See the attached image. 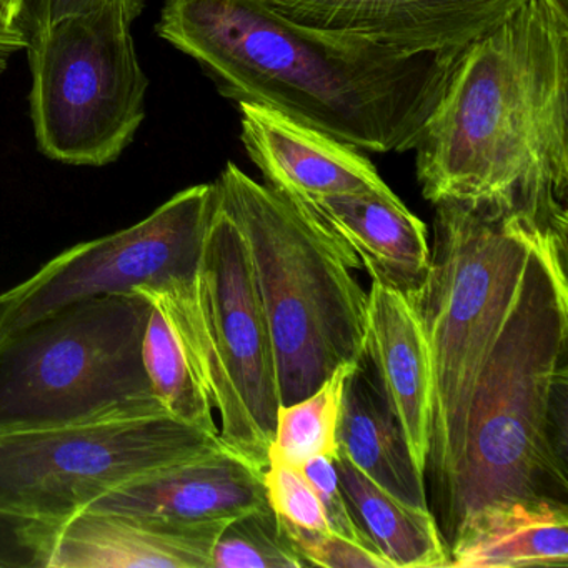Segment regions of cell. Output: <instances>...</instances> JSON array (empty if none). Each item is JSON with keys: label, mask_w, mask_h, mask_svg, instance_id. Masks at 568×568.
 <instances>
[{"label": "cell", "mask_w": 568, "mask_h": 568, "mask_svg": "<svg viewBox=\"0 0 568 568\" xmlns=\"http://www.w3.org/2000/svg\"><path fill=\"white\" fill-rule=\"evenodd\" d=\"M265 497L282 524L308 530H328L321 500L301 468L268 462L264 470Z\"/></svg>", "instance_id": "603a6c76"}, {"label": "cell", "mask_w": 568, "mask_h": 568, "mask_svg": "<svg viewBox=\"0 0 568 568\" xmlns=\"http://www.w3.org/2000/svg\"><path fill=\"white\" fill-rule=\"evenodd\" d=\"M158 34L225 98L377 154L414 151L464 51H390L295 24L262 0H164Z\"/></svg>", "instance_id": "6da1fadb"}, {"label": "cell", "mask_w": 568, "mask_h": 568, "mask_svg": "<svg viewBox=\"0 0 568 568\" xmlns=\"http://www.w3.org/2000/svg\"><path fill=\"white\" fill-rule=\"evenodd\" d=\"M29 2H31L32 21H34L32 31H36L68 16L92 11L111 0H29ZM128 2L141 11L144 9V0H128Z\"/></svg>", "instance_id": "4316f807"}, {"label": "cell", "mask_w": 568, "mask_h": 568, "mask_svg": "<svg viewBox=\"0 0 568 568\" xmlns=\"http://www.w3.org/2000/svg\"><path fill=\"white\" fill-rule=\"evenodd\" d=\"M555 4L564 12H568V0H554Z\"/></svg>", "instance_id": "f546056e"}, {"label": "cell", "mask_w": 568, "mask_h": 568, "mask_svg": "<svg viewBox=\"0 0 568 568\" xmlns=\"http://www.w3.org/2000/svg\"><path fill=\"white\" fill-rule=\"evenodd\" d=\"M227 521L84 508L55 528L48 568H212V550Z\"/></svg>", "instance_id": "4fadbf2b"}, {"label": "cell", "mask_w": 568, "mask_h": 568, "mask_svg": "<svg viewBox=\"0 0 568 568\" xmlns=\"http://www.w3.org/2000/svg\"><path fill=\"white\" fill-rule=\"evenodd\" d=\"M239 111L245 151L287 197L390 191L361 149L264 105L239 102Z\"/></svg>", "instance_id": "7c38bea8"}, {"label": "cell", "mask_w": 568, "mask_h": 568, "mask_svg": "<svg viewBox=\"0 0 568 568\" xmlns=\"http://www.w3.org/2000/svg\"><path fill=\"white\" fill-rule=\"evenodd\" d=\"M212 207L214 184L194 185L139 224L62 252L0 294V341L58 308L99 295L151 288L169 298L199 297Z\"/></svg>", "instance_id": "9c48e42d"}, {"label": "cell", "mask_w": 568, "mask_h": 568, "mask_svg": "<svg viewBox=\"0 0 568 568\" xmlns=\"http://www.w3.org/2000/svg\"><path fill=\"white\" fill-rule=\"evenodd\" d=\"M301 470L321 500L328 530L342 535V537L352 538V540H371L348 507L347 498H345L341 480H338L335 460L328 457H315L308 460Z\"/></svg>", "instance_id": "484cf974"}, {"label": "cell", "mask_w": 568, "mask_h": 568, "mask_svg": "<svg viewBox=\"0 0 568 568\" xmlns=\"http://www.w3.org/2000/svg\"><path fill=\"white\" fill-rule=\"evenodd\" d=\"M282 18L404 54L457 52L525 0H262Z\"/></svg>", "instance_id": "8fae6325"}, {"label": "cell", "mask_w": 568, "mask_h": 568, "mask_svg": "<svg viewBox=\"0 0 568 568\" xmlns=\"http://www.w3.org/2000/svg\"><path fill=\"white\" fill-rule=\"evenodd\" d=\"M267 504L264 470L222 442L204 454L134 478L88 508L211 521L231 520Z\"/></svg>", "instance_id": "5bb4252c"}, {"label": "cell", "mask_w": 568, "mask_h": 568, "mask_svg": "<svg viewBox=\"0 0 568 568\" xmlns=\"http://www.w3.org/2000/svg\"><path fill=\"white\" fill-rule=\"evenodd\" d=\"M199 294L214 361L211 404L221 415L219 435L265 470L281 407L274 342L247 244L215 191Z\"/></svg>", "instance_id": "30bf717a"}, {"label": "cell", "mask_w": 568, "mask_h": 568, "mask_svg": "<svg viewBox=\"0 0 568 568\" xmlns=\"http://www.w3.org/2000/svg\"><path fill=\"white\" fill-rule=\"evenodd\" d=\"M357 364L347 362L338 365L334 374L308 397L278 407L268 462L302 468L315 457L337 460L345 382Z\"/></svg>", "instance_id": "44dd1931"}, {"label": "cell", "mask_w": 568, "mask_h": 568, "mask_svg": "<svg viewBox=\"0 0 568 568\" xmlns=\"http://www.w3.org/2000/svg\"><path fill=\"white\" fill-rule=\"evenodd\" d=\"M294 201L355 252L372 281L395 288L407 298L424 284L430 267L427 227L394 192Z\"/></svg>", "instance_id": "2e32d148"}, {"label": "cell", "mask_w": 568, "mask_h": 568, "mask_svg": "<svg viewBox=\"0 0 568 568\" xmlns=\"http://www.w3.org/2000/svg\"><path fill=\"white\" fill-rule=\"evenodd\" d=\"M338 454L405 504L430 508L425 477L412 460L404 434L365 354L345 382Z\"/></svg>", "instance_id": "ac0fdd59"}, {"label": "cell", "mask_w": 568, "mask_h": 568, "mask_svg": "<svg viewBox=\"0 0 568 568\" xmlns=\"http://www.w3.org/2000/svg\"><path fill=\"white\" fill-rule=\"evenodd\" d=\"M568 12L525 0L460 52L414 151L422 194L567 237Z\"/></svg>", "instance_id": "7a4b0ae2"}, {"label": "cell", "mask_w": 568, "mask_h": 568, "mask_svg": "<svg viewBox=\"0 0 568 568\" xmlns=\"http://www.w3.org/2000/svg\"><path fill=\"white\" fill-rule=\"evenodd\" d=\"M567 239L535 242L471 385L460 462L434 517L445 544L478 508L567 497Z\"/></svg>", "instance_id": "3957f363"}, {"label": "cell", "mask_w": 568, "mask_h": 568, "mask_svg": "<svg viewBox=\"0 0 568 568\" xmlns=\"http://www.w3.org/2000/svg\"><path fill=\"white\" fill-rule=\"evenodd\" d=\"M28 4L29 0H0V16L9 22L19 24Z\"/></svg>", "instance_id": "f1b7e54d"}, {"label": "cell", "mask_w": 568, "mask_h": 568, "mask_svg": "<svg viewBox=\"0 0 568 568\" xmlns=\"http://www.w3.org/2000/svg\"><path fill=\"white\" fill-rule=\"evenodd\" d=\"M28 42L29 34L21 24L9 22L0 16V74L8 68L11 55L28 48Z\"/></svg>", "instance_id": "83f0119b"}, {"label": "cell", "mask_w": 568, "mask_h": 568, "mask_svg": "<svg viewBox=\"0 0 568 568\" xmlns=\"http://www.w3.org/2000/svg\"><path fill=\"white\" fill-rule=\"evenodd\" d=\"M222 442L169 414L2 432L0 511L61 524L114 488Z\"/></svg>", "instance_id": "ba28073f"}, {"label": "cell", "mask_w": 568, "mask_h": 568, "mask_svg": "<svg viewBox=\"0 0 568 568\" xmlns=\"http://www.w3.org/2000/svg\"><path fill=\"white\" fill-rule=\"evenodd\" d=\"M335 467L355 520L395 568L447 567V544L430 508L388 494L345 455L338 454Z\"/></svg>", "instance_id": "d6986e66"}, {"label": "cell", "mask_w": 568, "mask_h": 568, "mask_svg": "<svg viewBox=\"0 0 568 568\" xmlns=\"http://www.w3.org/2000/svg\"><path fill=\"white\" fill-rule=\"evenodd\" d=\"M305 567L307 561L268 504L229 520L212 550V568Z\"/></svg>", "instance_id": "7402d4cb"}, {"label": "cell", "mask_w": 568, "mask_h": 568, "mask_svg": "<svg viewBox=\"0 0 568 568\" xmlns=\"http://www.w3.org/2000/svg\"><path fill=\"white\" fill-rule=\"evenodd\" d=\"M364 354L404 434L412 460L425 477L434 404L430 348L412 302L377 281H372L368 292Z\"/></svg>", "instance_id": "9a60e30c"}, {"label": "cell", "mask_w": 568, "mask_h": 568, "mask_svg": "<svg viewBox=\"0 0 568 568\" xmlns=\"http://www.w3.org/2000/svg\"><path fill=\"white\" fill-rule=\"evenodd\" d=\"M447 567L567 568V501L518 498L478 508L448 545Z\"/></svg>", "instance_id": "e0dca14e"}, {"label": "cell", "mask_w": 568, "mask_h": 568, "mask_svg": "<svg viewBox=\"0 0 568 568\" xmlns=\"http://www.w3.org/2000/svg\"><path fill=\"white\" fill-rule=\"evenodd\" d=\"M434 205L430 267L408 298L427 337L434 377L425 468L432 514L444 504L460 462L471 385L517 295L535 242L551 232L494 205Z\"/></svg>", "instance_id": "5b68a950"}, {"label": "cell", "mask_w": 568, "mask_h": 568, "mask_svg": "<svg viewBox=\"0 0 568 568\" xmlns=\"http://www.w3.org/2000/svg\"><path fill=\"white\" fill-rule=\"evenodd\" d=\"M282 525L308 567L395 568L372 540H352L331 530Z\"/></svg>", "instance_id": "cb8c5ba5"}, {"label": "cell", "mask_w": 568, "mask_h": 568, "mask_svg": "<svg viewBox=\"0 0 568 568\" xmlns=\"http://www.w3.org/2000/svg\"><path fill=\"white\" fill-rule=\"evenodd\" d=\"M141 292L58 308L0 341V434L168 414L152 390Z\"/></svg>", "instance_id": "8992f818"}, {"label": "cell", "mask_w": 568, "mask_h": 568, "mask_svg": "<svg viewBox=\"0 0 568 568\" xmlns=\"http://www.w3.org/2000/svg\"><path fill=\"white\" fill-rule=\"evenodd\" d=\"M141 12L111 0L29 36L31 118L45 158L102 168L134 141L149 89L131 32Z\"/></svg>", "instance_id": "52a82bcc"}, {"label": "cell", "mask_w": 568, "mask_h": 568, "mask_svg": "<svg viewBox=\"0 0 568 568\" xmlns=\"http://www.w3.org/2000/svg\"><path fill=\"white\" fill-rule=\"evenodd\" d=\"M149 301L152 308L142 341V361L155 397L178 420L219 435L212 415L214 407L195 375L178 332L161 305L152 298Z\"/></svg>", "instance_id": "ffe728a7"}, {"label": "cell", "mask_w": 568, "mask_h": 568, "mask_svg": "<svg viewBox=\"0 0 568 568\" xmlns=\"http://www.w3.org/2000/svg\"><path fill=\"white\" fill-rule=\"evenodd\" d=\"M58 525L0 511V567L48 568Z\"/></svg>", "instance_id": "d4e9b609"}, {"label": "cell", "mask_w": 568, "mask_h": 568, "mask_svg": "<svg viewBox=\"0 0 568 568\" xmlns=\"http://www.w3.org/2000/svg\"><path fill=\"white\" fill-rule=\"evenodd\" d=\"M214 191L247 244L274 342L281 405L295 404L338 365L364 355L368 294L351 274L361 261L308 209L232 162Z\"/></svg>", "instance_id": "277c9868"}]
</instances>
